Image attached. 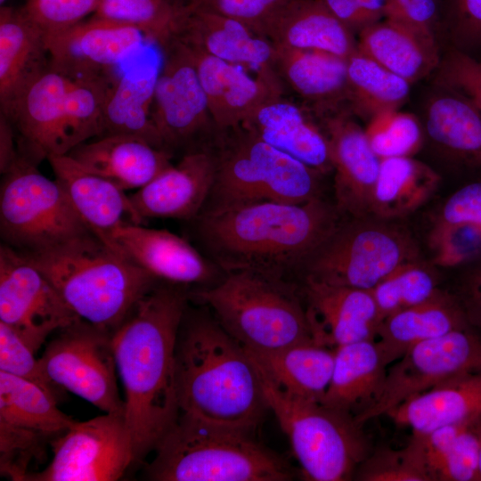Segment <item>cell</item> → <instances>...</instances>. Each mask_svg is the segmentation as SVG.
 Returning <instances> with one entry per match:
<instances>
[{"label": "cell", "mask_w": 481, "mask_h": 481, "mask_svg": "<svg viewBox=\"0 0 481 481\" xmlns=\"http://www.w3.org/2000/svg\"><path fill=\"white\" fill-rule=\"evenodd\" d=\"M186 301L181 289L156 285L111 334L135 463L155 450L180 412L176 345Z\"/></svg>", "instance_id": "cell-1"}, {"label": "cell", "mask_w": 481, "mask_h": 481, "mask_svg": "<svg viewBox=\"0 0 481 481\" xmlns=\"http://www.w3.org/2000/svg\"><path fill=\"white\" fill-rule=\"evenodd\" d=\"M339 215L321 197L303 203L260 201L201 210L196 235L224 273L253 270L290 279L335 231Z\"/></svg>", "instance_id": "cell-2"}, {"label": "cell", "mask_w": 481, "mask_h": 481, "mask_svg": "<svg viewBox=\"0 0 481 481\" xmlns=\"http://www.w3.org/2000/svg\"><path fill=\"white\" fill-rule=\"evenodd\" d=\"M176 382L180 412L211 423L255 432L269 411L252 359L207 314L181 325Z\"/></svg>", "instance_id": "cell-3"}, {"label": "cell", "mask_w": 481, "mask_h": 481, "mask_svg": "<svg viewBox=\"0 0 481 481\" xmlns=\"http://www.w3.org/2000/svg\"><path fill=\"white\" fill-rule=\"evenodd\" d=\"M20 253L44 273L81 320L110 332L159 281L94 233L48 249Z\"/></svg>", "instance_id": "cell-4"}, {"label": "cell", "mask_w": 481, "mask_h": 481, "mask_svg": "<svg viewBox=\"0 0 481 481\" xmlns=\"http://www.w3.org/2000/svg\"><path fill=\"white\" fill-rule=\"evenodd\" d=\"M147 477L155 481H289V462L255 432L179 415L159 441Z\"/></svg>", "instance_id": "cell-5"}, {"label": "cell", "mask_w": 481, "mask_h": 481, "mask_svg": "<svg viewBox=\"0 0 481 481\" xmlns=\"http://www.w3.org/2000/svg\"><path fill=\"white\" fill-rule=\"evenodd\" d=\"M191 295L208 306L223 329L249 351L314 342L301 288L290 279L253 270L231 271Z\"/></svg>", "instance_id": "cell-6"}, {"label": "cell", "mask_w": 481, "mask_h": 481, "mask_svg": "<svg viewBox=\"0 0 481 481\" xmlns=\"http://www.w3.org/2000/svg\"><path fill=\"white\" fill-rule=\"evenodd\" d=\"M216 171L202 210L278 201L303 203L320 195L317 170L240 126L218 134Z\"/></svg>", "instance_id": "cell-7"}, {"label": "cell", "mask_w": 481, "mask_h": 481, "mask_svg": "<svg viewBox=\"0 0 481 481\" xmlns=\"http://www.w3.org/2000/svg\"><path fill=\"white\" fill-rule=\"evenodd\" d=\"M256 367L269 411L287 435L305 479L346 481L355 477L370 454L363 426L354 416L322 402L285 392Z\"/></svg>", "instance_id": "cell-8"}, {"label": "cell", "mask_w": 481, "mask_h": 481, "mask_svg": "<svg viewBox=\"0 0 481 481\" xmlns=\"http://www.w3.org/2000/svg\"><path fill=\"white\" fill-rule=\"evenodd\" d=\"M340 222L300 270L331 285L372 289L403 264L418 260L412 237L391 221L374 216Z\"/></svg>", "instance_id": "cell-9"}, {"label": "cell", "mask_w": 481, "mask_h": 481, "mask_svg": "<svg viewBox=\"0 0 481 481\" xmlns=\"http://www.w3.org/2000/svg\"><path fill=\"white\" fill-rule=\"evenodd\" d=\"M0 232L4 244L22 253L93 233L58 181L47 178L22 157L3 175Z\"/></svg>", "instance_id": "cell-10"}, {"label": "cell", "mask_w": 481, "mask_h": 481, "mask_svg": "<svg viewBox=\"0 0 481 481\" xmlns=\"http://www.w3.org/2000/svg\"><path fill=\"white\" fill-rule=\"evenodd\" d=\"M38 359L47 379L104 413L124 414L118 394L112 332L79 320L60 330Z\"/></svg>", "instance_id": "cell-11"}, {"label": "cell", "mask_w": 481, "mask_h": 481, "mask_svg": "<svg viewBox=\"0 0 481 481\" xmlns=\"http://www.w3.org/2000/svg\"><path fill=\"white\" fill-rule=\"evenodd\" d=\"M161 51L152 118L163 148L173 153L175 150L188 152L212 146L219 132L188 47L174 38Z\"/></svg>", "instance_id": "cell-12"}, {"label": "cell", "mask_w": 481, "mask_h": 481, "mask_svg": "<svg viewBox=\"0 0 481 481\" xmlns=\"http://www.w3.org/2000/svg\"><path fill=\"white\" fill-rule=\"evenodd\" d=\"M481 372V330L469 325L411 347L387 369L376 402L355 417L362 426L454 377Z\"/></svg>", "instance_id": "cell-13"}, {"label": "cell", "mask_w": 481, "mask_h": 481, "mask_svg": "<svg viewBox=\"0 0 481 481\" xmlns=\"http://www.w3.org/2000/svg\"><path fill=\"white\" fill-rule=\"evenodd\" d=\"M53 457L25 481H115L135 463L124 414L105 413L76 421L50 442Z\"/></svg>", "instance_id": "cell-14"}, {"label": "cell", "mask_w": 481, "mask_h": 481, "mask_svg": "<svg viewBox=\"0 0 481 481\" xmlns=\"http://www.w3.org/2000/svg\"><path fill=\"white\" fill-rule=\"evenodd\" d=\"M81 320L20 252L0 247V322L37 352L46 338Z\"/></svg>", "instance_id": "cell-15"}, {"label": "cell", "mask_w": 481, "mask_h": 481, "mask_svg": "<svg viewBox=\"0 0 481 481\" xmlns=\"http://www.w3.org/2000/svg\"><path fill=\"white\" fill-rule=\"evenodd\" d=\"M143 40L135 27L94 16L45 35L50 67L71 79L110 74Z\"/></svg>", "instance_id": "cell-16"}, {"label": "cell", "mask_w": 481, "mask_h": 481, "mask_svg": "<svg viewBox=\"0 0 481 481\" xmlns=\"http://www.w3.org/2000/svg\"><path fill=\"white\" fill-rule=\"evenodd\" d=\"M72 79L49 67L24 89L11 113L20 156L38 164L68 154L66 98Z\"/></svg>", "instance_id": "cell-17"}, {"label": "cell", "mask_w": 481, "mask_h": 481, "mask_svg": "<svg viewBox=\"0 0 481 481\" xmlns=\"http://www.w3.org/2000/svg\"><path fill=\"white\" fill-rule=\"evenodd\" d=\"M346 109L316 116L329 142L334 171L336 208L351 218L371 216V204L381 159L372 151L364 128Z\"/></svg>", "instance_id": "cell-18"}, {"label": "cell", "mask_w": 481, "mask_h": 481, "mask_svg": "<svg viewBox=\"0 0 481 481\" xmlns=\"http://www.w3.org/2000/svg\"><path fill=\"white\" fill-rule=\"evenodd\" d=\"M209 55L240 66L286 94L273 68L274 45L233 18L198 6L188 11L175 37Z\"/></svg>", "instance_id": "cell-19"}, {"label": "cell", "mask_w": 481, "mask_h": 481, "mask_svg": "<svg viewBox=\"0 0 481 481\" xmlns=\"http://www.w3.org/2000/svg\"><path fill=\"white\" fill-rule=\"evenodd\" d=\"M216 171L213 144L185 152L177 164L128 196L143 221L151 217L195 219L209 196Z\"/></svg>", "instance_id": "cell-20"}, {"label": "cell", "mask_w": 481, "mask_h": 481, "mask_svg": "<svg viewBox=\"0 0 481 481\" xmlns=\"http://www.w3.org/2000/svg\"><path fill=\"white\" fill-rule=\"evenodd\" d=\"M301 291L315 343L335 348L375 340L381 322L371 290L302 279Z\"/></svg>", "instance_id": "cell-21"}, {"label": "cell", "mask_w": 481, "mask_h": 481, "mask_svg": "<svg viewBox=\"0 0 481 481\" xmlns=\"http://www.w3.org/2000/svg\"><path fill=\"white\" fill-rule=\"evenodd\" d=\"M109 243L158 280L174 284L217 281L219 267L167 230L126 224L110 234Z\"/></svg>", "instance_id": "cell-22"}, {"label": "cell", "mask_w": 481, "mask_h": 481, "mask_svg": "<svg viewBox=\"0 0 481 481\" xmlns=\"http://www.w3.org/2000/svg\"><path fill=\"white\" fill-rule=\"evenodd\" d=\"M305 104L274 95L240 125L265 142L324 175L332 170L326 133Z\"/></svg>", "instance_id": "cell-23"}, {"label": "cell", "mask_w": 481, "mask_h": 481, "mask_svg": "<svg viewBox=\"0 0 481 481\" xmlns=\"http://www.w3.org/2000/svg\"><path fill=\"white\" fill-rule=\"evenodd\" d=\"M47 160L77 215L107 244L118 227L143 224L126 191L113 182L86 169L68 154Z\"/></svg>", "instance_id": "cell-24"}, {"label": "cell", "mask_w": 481, "mask_h": 481, "mask_svg": "<svg viewBox=\"0 0 481 481\" xmlns=\"http://www.w3.org/2000/svg\"><path fill=\"white\" fill-rule=\"evenodd\" d=\"M273 68L285 92H293L315 116L347 110V59L274 45Z\"/></svg>", "instance_id": "cell-25"}, {"label": "cell", "mask_w": 481, "mask_h": 481, "mask_svg": "<svg viewBox=\"0 0 481 481\" xmlns=\"http://www.w3.org/2000/svg\"><path fill=\"white\" fill-rule=\"evenodd\" d=\"M185 45L219 133L242 125L269 98L285 94L240 66Z\"/></svg>", "instance_id": "cell-26"}, {"label": "cell", "mask_w": 481, "mask_h": 481, "mask_svg": "<svg viewBox=\"0 0 481 481\" xmlns=\"http://www.w3.org/2000/svg\"><path fill=\"white\" fill-rule=\"evenodd\" d=\"M435 86L423 111L429 141L452 163L481 170V112L461 93Z\"/></svg>", "instance_id": "cell-27"}, {"label": "cell", "mask_w": 481, "mask_h": 481, "mask_svg": "<svg viewBox=\"0 0 481 481\" xmlns=\"http://www.w3.org/2000/svg\"><path fill=\"white\" fill-rule=\"evenodd\" d=\"M50 67L45 33L22 7L0 8V114L7 117L29 84Z\"/></svg>", "instance_id": "cell-28"}, {"label": "cell", "mask_w": 481, "mask_h": 481, "mask_svg": "<svg viewBox=\"0 0 481 481\" xmlns=\"http://www.w3.org/2000/svg\"><path fill=\"white\" fill-rule=\"evenodd\" d=\"M68 155L124 191L143 187L172 165V153L141 138L121 135L86 141Z\"/></svg>", "instance_id": "cell-29"}, {"label": "cell", "mask_w": 481, "mask_h": 481, "mask_svg": "<svg viewBox=\"0 0 481 481\" xmlns=\"http://www.w3.org/2000/svg\"><path fill=\"white\" fill-rule=\"evenodd\" d=\"M75 422L59 410L56 395L0 371V436L51 442Z\"/></svg>", "instance_id": "cell-30"}, {"label": "cell", "mask_w": 481, "mask_h": 481, "mask_svg": "<svg viewBox=\"0 0 481 481\" xmlns=\"http://www.w3.org/2000/svg\"><path fill=\"white\" fill-rule=\"evenodd\" d=\"M266 37L276 46L327 52L348 59L355 33L322 0H290L274 16Z\"/></svg>", "instance_id": "cell-31"}, {"label": "cell", "mask_w": 481, "mask_h": 481, "mask_svg": "<svg viewBox=\"0 0 481 481\" xmlns=\"http://www.w3.org/2000/svg\"><path fill=\"white\" fill-rule=\"evenodd\" d=\"M469 325L457 296L440 291L383 319L375 340L389 366L415 345Z\"/></svg>", "instance_id": "cell-32"}, {"label": "cell", "mask_w": 481, "mask_h": 481, "mask_svg": "<svg viewBox=\"0 0 481 481\" xmlns=\"http://www.w3.org/2000/svg\"><path fill=\"white\" fill-rule=\"evenodd\" d=\"M397 426L412 434H426L440 427L481 418V372L448 379L387 412Z\"/></svg>", "instance_id": "cell-33"}, {"label": "cell", "mask_w": 481, "mask_h": 481, "mask_svg": "<svg viewBox=\"0 0 481 481\" xmlns=\"http://www.w3.org/2000/svg\"><path fill=\"white\" fill-rule=\"evenodd\" d=\"M357 35L359 52L410 84L434 73L439 65L437 39L399 21L384 18Z\"/></svg>", "instance_id": "cell-34"}, {"label": "cell", "mask_w": 481, "mask_h": 481, "mask_svg": "<svg viewBox=\"0 0 481 481\" xmlns=\"http://www.w3.org/2000/svg\"><path fill=\"white\" fill-rule=\"evenodd\" d=\"M387 367L376 340L335 347L333 372L322 403L355 419L379 396Z\"/></svg>", "instance_id": "cell-35"}, {"label": "cell", "mask_w": 481, "mask_h": 481, "mask_svg": "<svg viewBox=\"0 0 481 481\" xmlns=\"http://www.w3.org/2000/svg\"><path fill=\"white\" fill-rule=\"evenodd\" d=\"M245 350L278 387L300 398L322 402L331 379L335 348L304 342L267 352Z\"/></svg>", "instance_id": "cell-36"}, {"label": "cell", "mask_w": 481, "mask_h": 481, "mask_svg": "<svg viewBox=\"0 0 481 481\" xmlns=\"http://www.w3.org/2000/svg\"><path fill=\"white\" fill-rule=\"evenodd\" d=\"M440 180L432 167L412 157L381 159L371 216L392 221L413 213L434 194Z\"/></svg>", "instance_id": "cell-37"}, {"label": "cell", "mask_w": 481, "mask_h": 481, "mask_svg": "<svg viewBox=\"0 0 481 481\" xmlns=\"http://www.w3.org/2000/svg\"><path fill=\"white\" fill-rule=\"evenodd\" d=\"M157 74L151 69L115 78L105 103L101 136H135L165 150L152 118Z\"/></svg>", "instance_id": "cell-38"}, {"label": "cell", "mask_w": 481, "mask_h": 481, "mask_svg": "<svg viewBox=\"0 0 481 481\" xmlns=\"http://www.w3.org/2000/svg\"><path fill=\"white\" fill-rule=\"evenodd\" d=\"M347 110L366 120L399 109L408 99L410 83L356 50L347 59Z\"/></svg>", "instance_id": "cell-39"}, {"label": "cell", "mask_w": 481, "mask_h": 481, "mask_svg": "<svg viewBox=\"0 0 481 481\" xmlns=\"http://www.w3.org/2000/svg\"><path fill=\"white\" fill-rule=\"evenodd\" d=\"M187 11L183 0H102L92 16L135 27L161 48L176 37Z\"/></svg>", "instance_id": "cell-40"}, {"label": "cell", "mask_w": 481, "mask_h": 481, "mask_svg": "<svg viewBox=\"0 0 481 481\" xmlns=\"http://www.w3.org/2000/svg\"><path fill=\"white\" fill-rule=\"evenodd\" d=\"M115 78L110 73L72 79L65 110L69 152L80 143L101 136L105 103Z\"/></svg>", "instance_id": "cell-41"}, {"label": "cell", "mask_w": 481, "mask_h": 481, "mask_svg": "<svg viewBox=\"0 0 481 481\" xmlns=\"http://www.w3.org/2000/svg\"><path fill=\"white\" fill-rule=\"evenodd\" d=\"M440 291L434 270L420 259L403 264L371 289L381 321Z\"/></svg>", "instance_id": "cell-42"}, {"label": "cell", "mask_w": 481, "mask_h": 481, "mask_svg": "<svg viewBox=\"0 0 481 481\" xmlns=\"http://www.w3.org/2000/svg\"><path fill=\"white\" fill-rule=\"evenodd\" d=\"M364 127L368 142L380 159L412 157L422 147L424 129L412 113L399 109L381 111Z\"/></svg>", "instance_id": "cell-43"}, {"label": "cell", "mask_w": 481, "mask_h": 481, "mask_svg": "<svg viewBox=\"0 0 481 481\" xmlns=\"http://www.w3.org/2000/svg\"><path fill=\"white\" fill-rule=\"evenodd\" d=\"M355 479L363 481H432L420 437L412 434L401 449L384 448L364 460Z\"/></svg>", "instance_id": "cell-44"}, {"label": "cell", "mask_w": 481, "mask_h": 481, "mask_svg": "<svg viewBox=\"0 0 481 481\" xmlns=\"http://www.w3.org/2000/svg\"><path fill=\"white\" fill-rule=\"evenodd\" d=\"M481 418L453 440L432 470L433 481H479Z\"/></svg>", "instance_id": "cell-45"}, {"label": "cell", "mask_w": 481, "mask_h": 481, "mask_svg": "<svg viewBox=\"0 0 481 481\" xmlns=\"http://www.w3.org/2000/svg\"><path fill=\"white\" fill-rule=\"evenodd\" d=\"M441 31L448 48L481 61V0H444Z\"/></svg>", "instance_id": "cell-46"}, {"label": "cell", "mask_w": 481, "mask_h": 481, "mask_svg": "<svg viewBox=\"0 0 481 481\" xmlns=\"http://www.w3.org/2000/svg\"><path fill=\"white\" fill-rule=\"evenodd\" d=\"M102 0H26L28 17L45 35L69 29L92 16Z\"/></svg>", "instance_id": "cell-47"}, {"label": "cell", "mask_w": 481, "mask_h": 481, "mask_svg": "<svg viewBox=\"0 0 481 481\" xmlns=\"http://www.w3.org/2000/svg\"><path fill=\"white\" fill-rule=\"evenodd\" d=\"M35 353L16 331L0 322V371L30 380L57 396V387L45 376Z\"/></svg>", "instance_id": "cell-48"}, {"label": "cell", "mask_w": 481, "mask_h": 481, "mask_svg": "<svg viewBox=\"0 0 481 481\" xmlns=\"http://www.w3.org/2000/svg\"><path fill=\"white\" fill-rule=\"evenodd\" d=\"M434 75V84L461 93L481 112V61L448 48Z\"/></svg>", "instance_id": "cell-49"}, {"label": "cell", "mask_w": 481, "mask_h": 481, "mask_svg": "<svg viewBox=\"0 0 481 481\" xmlns=\"http://www.w3.org/2000/svg\"><path fill=\"white\" fill-rule=\"evenodd\" d=\"M289 1L192 0L189 5L202 7L238 20L256 33L266 37V31L271 21L278 12Z\"/></svg>", "instance_id": "cell-50"}, {"label": "cell", "mask_w": 481, "mask_h": 481, "mask_svg": "<svg viewBox=\"0 0 481 481\" xmlns=\"http://www.w3.org/2000/svg\"><path fill=\"white\" fill-rule=\"evenodd\" d=\"M444 0H387L385 18L437 38L441 33Z\"/></svg>", "instance_id": "cell-51"}, {"label": "cell", "mask_w": 481, "mask_h": 481, "mask_svg": "<svg viewBox=\"0 0 481 481\" xmlns=\"http://www.w3.org/2000/svg\"><path fill=\"white\" fill-rule=\"evenodd\" d=\"M354 33L385 18L387 0H322Z\"/></svg>", "instance_id": "cell-52"}, {"label": "cell", "mask_w": 481, "mask_h": 481, "mask_svg": "<svg viewBox=\"0 0 481 481\" xmlns=\"http://www.w3.org/2000/svg\"><path fill=\"white\" fill-rule=\"evenodd\" d=\"M466 267L456 296L469 323L481 330V257Z\"/></svg>", "instance_id": "cell-53"}, {"label": "cell", "mask_w": 481, "mask_h": 481, "mask_svg": "<svg viewBox=\"0 0 481 481\" xmlns=\"http://www.w3.org/2000/svg\"><path fill=\"white\" fill-rule=\"evenodd\" d=\"M15 141L16 135L12 123L0 114V172L2 175L9 171L20 157Z\"/></svg>", "instance_id": "cell-54"}, {"label": "cell", "mask_w": 481, "mask_h": 481, "mask_svg": "<svg viewBox=\"0 0 481 481\" xmlns=\"http://www.w3.org/2000/svg\"><path fill=\"white\" fill-rule=\"evenodd\" d=\"M479 481H481V453H480V465H479Z\"/></svg>", "instance_id": "cell-55"}, {"label": "cell", "mask_w": 481, "mask_h": 481, "mask_svg": "<svg viewBox=\"0 0 481 481\" xmlns=\"http://www.w3.org/2000/svg\"><path fill=\"white\" fill-rule=\"evenodd\" d=\"M6 2V0H0L1 6L4 5V4Z\"/></svg>", "instance_id": "cell-56"}, {"label": "cell", "mask_w": 481, "mask_h": 481, "mask_svg": "<svg viewBox=\"0 0 481 481\" xmlns=\"http://www.w3.org/2000/svg\"><path fill=\"white\" fill-rule=\"evenodd\" d=\"M188 5L190 4V3L192 2V0H183Z\"/></svg>", "instance_id": "cell-57"}]
</instances>
